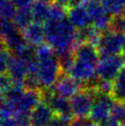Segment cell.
<instances>
[{"mask_svg": "<svg viewBox=\"0 0 125 126\" xmlns=\"http://www.w3.org/2000/svg\"><path fill=\"white\" fill-rule=\"evenodd\" d=\"M44 31L45 41L57 55L66 52H75L79 45L77 42L78 32L68 18L59 21L47 20L44 25Z\"/></svg>", "mask_w": 125, "mask_h": 126, "instance_id": "obj_1", "label": "cell"}, {"mask_svg": "<svg viewBox=\"0 0 125 126\" xmlns=\"http://www.w3.org/2000/svg\"><path fill=\"white\" fill-rule=\"evenodd\" d=\"M62 74L59 60L56 58L55 55L48 59L39 61L36 77L38 78L41 88L51 89L52 87H54Z\"/></svg>", "mask_w": 125, "mask_h": 126, "instance_id": "obj_2", "label": "cell"}, {"mask_svg": "<svg viewBox=\"0 0 125 126\" xmlns=\"http://www.w3.org/2000/svg\"><path fill=\"white\" fill-rule=\"evenodd\" d=\"M98 93L96 87H87L71 98V109L76 119L85 120L90 115L96 95Z\"/></svg>", "mask_w": 125, "mask_h": 126, "instance_id": "obj_3", "label": "cell"}, {"mask_svg": "<svg viewBox=\"0 0 125 126\" xmlns=\"http://www.w3.org/2000/svg\"><path fill=\"white\" fill-rule=\"evenodd\" d=\"M122 56L105 55L100 56L97 65V76L99 79L114 81L120 72L123 69Z\"/></svg>", "mask_w": 125, "mask_h": 126, "instance_id": "obj_4", "label": "cell"}, {"mask_svg": "<svg viewBox=\"0 0 125 126\" xmlns=\"http://www.w3.org/2000/svg\"><path fill=\"white\" fill-rule=\"evenodd\" d=\"M124 36L125 34L109 30L103 32L97 46L99 56L118 55L124 50Z\"/></svg>", "mask_w": 125, "mask_h": 126, "instance_id": "obj_5", "label": "cell"}, {"mask_svg": "<svg viewBox=\"0 0 125 126\" xmlns=\"http://www.w3.org/2000/svg\"><path fill=\"white\" fill-rule=\"evenodd\" d=\"M115 99L111 95L97 93L90 112V120L99 124H104L110 120L111 109Z\"/></svg>", "mask_w": 125, "mask_h": 126, "instance_id": "obj_6", "label": "cell"}, {"mask_svg": "<svg viewBox=\"0 0 125 126\" xmlns=\"http://www.w3.org/2000/svg\"><path fill=\"white\" fill-rule=\"evenodd\" d=\"M42 98L43 92L42 89L26 88L19 100L16 104V114L20 112L31 113L35 107L42 101Z\"/></svg>", "mask_w": 125, "mask_h": 126, "instance_id": "obj_7", "label": "cell"}, {"mask_svg": "<svg viewBox=\"0 0 125 126\" xmlns=\"http://www.w3.org/2000/svg\"><path fill=\"white\" fill-rule=\"evenodd\" d=\"M7 76L10 77L13 84L24 87L25 80L28 76L27 64L17 55H10L7 64Z\"/></svg>", "mask_w": 125, "mask_h": 126, "instance_id": "obj_8", "label": "cell"}, {"mask_svg": "<svg viewBox=\"0 0 125 126\" xmlns=\"http://www.w3.org/2000/svg\"><path fill=\"white\" fill-rule=\"evenodd\" d=\"M53 88H54L52 90L56 94L65 98H72L75 95L81 91L82 86L79 81L74 78L73 77L62 74Z\"/></svg>", "mask_w": 125, "mask_h": 126, "instance_id": "obj_9", "label": "cell"}, {"mask_svg": "<svg viewBox=\"0 0 125 126\" xmlns=\"http://www.w3.org/2000/svg\"><path fill=\"white\" fill-rule=\"evenodd\" d=\"M43 97L45 98L44 101L51 107L55 115L74 116L71 109V103L67 98L56 94L54 91L51 89H49L48 93Z\"/></svg>", "mask_w": 125, "mask_h": 126, "instance_id": "obj_10", "label": "cell"}, {"mask_svg": "<svg viewBox=\"0 0 125 126\" xmlns=\"http://www.w3.org/2000/svg\"><path fill=\"white\" fill-rule=\"evenodd\" d=\"M55 113L45 101H42L31 113V126H49Z\"/></svg>", "mask_w": 125, "mask_h": 126, "instance_id": "obj_11", "label": "cell"}, {"mask_svg": "<svg viewBox=\"0 0 125 126\" xmlns=\"http://www.w3.org/2000/svg\"><path fill=\"white\" fill-rule=\"evenodd\" d=\"M67 18L77 30H83L90 26L92 19L87 9L84 6H78L68 8Z\"/></svg>", "mask_w": 125, "mask_h": 126, "instance_id": "obj_12", "label": "cell"}, {"mask_svg": "<svg viewBox=\"0 0 125 126\" xmlns=\"http://www.w3.org/2000/svg\"><path fill=\"white\" fill-rule=\"evenodd\" d=\"M22 35L25 41L31 46H39L42 44L45 40L44 27L41 23L31 22L24 30H22Z\"/></svg>", "mask_w": 125, "mask_h": 126, "instance_id": "obj_13", "label": "cell"}, {"mask_svg": "<svg viewBox=\"0 0 125 126\" xmlns=\"http://www.w3.org/2000/svg\"><path fill=\"white\" fill-rule=\"evenodd\" d=\"M51 4L47 0H35L31 6L33 21L37 23H45L49 19Z\"/></svg>", "mask_w": 125, "mask_h": 126, "instance_id": "obj_14", "label": "cell"}, {"mask_svg": "<svg viewBox=\"0 0 125 126\" xmlns=\"http://www.w3.org/2000/svg\"><path fill=\"white\" fill-rule=\"evenodd\" d=\"M111 96L116 101L125 103V67H123L113 81V90Z\"/></svg>", "mask_w": 125, "mask_h": 126, "instance_id": "obj_15", "label": "cell"}, {"mask_svg": "<svg viewBox=\"0 0 125 126\" xmlns=\"http://www.w3.org/2000/svg\"><path fill=\"white\" fill-rule=\"evenodd\" d=\"M12 20L15 23V25L17 27V29L24 30L27 26L31 24V21L33 20L31 7L17 8Z\"/></svg>", "mask_w": 125, "mask_h": 126, "instance_id": "obj_16", "label": "cell"}, {"mask_svg": "<svg viewBox=\"0 0 125 126\" xmlns=\"http://www.w3.org/2000/svg\"><path fill=\"white\" fill-rule=\"evenodd\" d=\"M66 7L62 6L60 4L52 3L51 4V11H50V17L48 20L59 21L62 20L66 18Z\"/></svg>", "mask_w": 125, "mask_h": 126, "instance_id": "obj_17", "label": "cell"}, {"mask_svg": "<svg viewBox=\"0 0 125 126\" xmlns=\"http://www.w3.org/2000/svg\"><path fill=\"white\" fill-rule=\"evenodd\" d=\"M110 119L120 123H125V103L115 100L111 109Z\"/></svg>", "mask_w": 125, "mask_h": 126, "instance_id": "obj_18", "label": "cell"}, {"mask_svg": "<svg viewBox=\"0 0 125 126\" xmlns=\"http://www.w3.org/2000/svg\"><path fill=\"white\" fill-rule=\"evenodd\" d=\"M109 31L119 33H125V14L112 16L109 25Z\"/></svg>", "mask_w": 125, "mask_h": 126, "instance_id": "obj_19", "label": "cell"}, {"mask_svg": "<svg viewBox=\"0 0 125 126\" xmlns=\"http://www.w3.org/2000/svg\"><path fill=\"white\" fill-rule=\"evenodd\" d=\"M9 53L7 52V48L4 43L3 40L0 38V76L7 72V64L9 60Z\"/></svg>", "mask_w": 125, "mask_h": 126, "instance_id": "obj_20", "label": "cell"}, {"mask_svg": "<svg viewBox=\"0 0 125 126\" xmlns=\"http://www.w3.org/2000/svg\"><path fill=\"white\" fill-rule=\"evenodd\" d=\"M54 55V51L51 46L47 44L42 43L41 45L37 46L36 49V56L38 61H42V60L48 59L50 57Z\"/></svg>", "mask_w": 125, "mask_h": 126, "instance_id": "obj_21", "label": "cell"}, {"mask_svg": "<svg viewBox=\"0 0 125 126\" xmlns=\"http://www.w3.org/2000/svg\"><path fill=\"white\" fill-rule=\"evenodd\" d=\"M73 121V116L54 115L49 126H70Z\"/></svg>", "mask_w": 125, "mask_h": 126, "instance_id": "obj_22", "label": "cell"}, {"mask_svg": "<svg viewBox=\"0 0 125 126\" xmlns=\"http://www.w3.org/2000/svg\"><path fill=\"white\" fill-rule=\"evenodd\" d=\"M14 86L11 78L6 74L0 76V94L6 95Z\"/></svg>", "mask_w": 125, "mask_h": 126, "instance_id": "obj_23", "label": "cell"}, {"mask_svg": "<svg viewBox=\"0 0 125 126\" xmlns=\"http://www.w3.org/2000/svg\"><path fill=\"white\" fill-rule=\"evenodd\" d=\"M15 120L17 126H31V113H17L15 115Z\"/></svg>", "mask_w": 125, "mask_h": 126, "instance_id": "obj_24", "label": "cell"}, {"mask_svg": "<svg viewBox=\"0 0 125 126\" xmlns=\"http://www.w3.org/2000/svg\"><path fill=\"white\" fill-rule=\"evenodd\" d=\"M10 1L17 9V8H24V7H31L35 0H10Z\"/></svg>", "mask_w": 125, "mask_h": 126, "instance_id": "obj_25", "label": "cell"}, {"mask_svg": "<svg viewBox=\"0 0 125 126\" xmlns=\"http://www.w3.org/2000/svg\"><path fill=\"white\" fill-rule=\"evenodd\" d=\"M0 126H17L15 118H9L0 121Z\"/></svg>", "mask_w": 125, "mask_h": 126, "instance_id": "obj_26", "label": "cell"}, {"mask_svg": "<svg viewBox=\"0 0 125 126\" xmlns=\"http://www.w3.org/2000/svg\"><path fill=\"white\" fill-rule=\"evenodd\" d=\"M102 126H123V125H122V123H120V122H117V121H114V120L110 119L106 123L102 124Z\"/></svg>", "mask_w": 125, "mask_h": 126, "instance_id": "obj_27", "label": "cell"}, {"mask_svg": "<svg viewBox=\"0 0 125 126\" xmlns=\"http://www.w3.org/2000/svg\"><path fill=\"white\" fill-rule=\"evenodd\" d=\"M83 126H99V123H95L91 120H84L83 121Z\"/></svg>", "mask_w": 125, "mask_h": 126, "instance_id": "obj_28", "label": "cell"}, {"mask_svg": "<svg viewBox=\"0 0 125 126\" xmlns=\"http://www.w3.org/2000/svg\"><path fill=\"white\" fill-rule=\"evenodd\" d=\"M83 121L84 120L80 119H75L70 124V126H83Z\"/></svg>", "mask_w": 125, "mask_h": 126, "instance_id": "obj_29", "label": "cell"}, {"mask_svg": "<svg viewBox=\"0 0 125 126\" xmlns=\"http://www.w3.org/2000/svg\"><path fill=\"white\" fill-rule=\"evenodd\" d=\"M53 1L60 4V5H62V6H64L66 7H67V6H68V4L70 2V0H53Z\"/></svg>", "mask_w": 125, "mask_h": 126, "instance_id": "obj_30", "label": "cell"}, {"mask_svg": "<svg viewBox=\"0 0 125 126\" xmlns=\"http://www.w3.org/2000/svg\"><path fill=\"white\" fill-rule=\"evenodd\" d=\"M8 0H0V10L2 9V7L5 6V4L7 3Z\"/></svg>", "mask_w": 125, "mask_h": 126, "instance_id": "obj_31", "label": "cell"}, {"mask_svg": "<svg viewBox=\"0 0 125 126\" xmlns=\"http://www.w3.org/2000/svg\"><path fill=\"white\" fill-rule=\"evenodd\" d=\"M122 60H123V63H124V65H125V51L124 53H123V54H122Z\"/></svg>", "mask_w": 125, "mask_h": 126, "instance_id": "obj_32", "label": "cell"}, {"mask_svg": "<svg viewBox=\"0 0 125 126\" xmlns=\"http://www.w3.org/2000/svg\"><path fill=\"white\" fill-rule=\"evenodd\" d=\"M96 1H98V2H101V3H102V2L104 1V0H96Z\"/></svg>", "mask_w": 125, "mask_h": 126, "instance_id": "obj_33", "label": "cell"}, {"mask_svg": "<svg viewBox=\"0 0 125 126\" xmlns=\"http://www.w3.org/2000/svg\"><path fill=\"white\" fill-rule=\"evenodd\" d=\"M47 1H49L50 3H52V1H53V0H47Z\"/></svg>", "mask_w": 125, "mask_h": 126, "instance_id": "obj_34", "label": "cell"}, {"mask_svg": "<svg viewBox=\"0 0 125 126\" xmlns=\"http://www.w3.org/2000/svg\"><path fill=\"white\" fill-rule=\"evenodd\" d=\"M124 51H125V36H124Z\"/></svg>", "mask_w": 125, "mask_h": 126, "instance_id": "obj_35", "label": "cell"}, {"mask_svg": "<svg viewBox=\"0 0 125 126\" xmlns=\"http://www.w3.org/2000/svg\"><path fill=\"white\" fill-rule=\"evenodd\" d=\"M123 126H125V123H123Z\"/></svg>", "mask_w": 125, "mask_h": 126, "instance_id": "obj_36", "label": "cell"}]
</instances>
